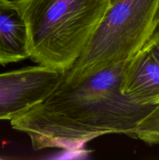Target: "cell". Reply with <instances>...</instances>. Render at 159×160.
Segmentation results:
<instances>
[{
  "label": "cell",
  "instance_id": "30bf717a",
  "mask_svg": "<svg viewBox=\"0 0 159 160\" xmlns=\"http://www.w3.org/2000/svg\"><path fill=\"white\" fill-rule=\"evenodd\" d=\"M117 0H109V2H110V5H112V4H113L114 2H116Z\"/></svg>",
  "mask_w": 159,
  "mask_h": 160
},
{
  "label": "cell",
  "instance_id": "ba28073f",
  "mask_svg": "<svg viewBox=\"0 0 159 160\" xmlns=\"http://www.w3.org/2000/svg\"><path fill=\"white\" fill-rule=\"evenodd\" d=\"M142 48L147 52L159 65V25Z\"/></svg>",
  "mask_w": 159,
  "mask_h": 160
},
{
  "label": "cell",
  "instance_id": "9c48e42d",
  "mask_svg": "<svg viewBox=\"0 0 159 160\" xmlns=\"http://www.w3.org/2000/svg\"><path fill=\"white\" fill-rule=\"evenodd\" d=\"M156 21H157V25H159V4H158V8H157V15H156Z\"/></svg>",
  "mask_w": 159,
  "mask_h": 160
},
{
  "label": "cell",
  "instance_id": "3957f363",
  "mask_svg": "<svg viewBox=\"0 0 159 160\" xmlns=\"http://www.w3.org/2000/svg\"><path fill=\"white\" fill-rule=\"evenodd\" d=\"M159 0H117L110 5L79 59L64 73L76 82L138 52L157 25Z\"/></svg>",
  "mask_w": 159,
  "mask_h": 160
},
{
  "label": "cell",
  "instance_id": "277c9868",
  "mask_svg": "<svg viewBox=\"0 0 159 160\" xmlns=\"http://www.w3.org/2000/svg\"><path fill=\"white\" fill-rule=\"evenodd\" d=\"M64 73L37 65L0 73V120H12L45 99Z\"/></svg>",
  "mask_w": 159,
  "mask_h": 160
},
{
  "label": "cell",
  "instance_id": "8992f818",
  "mask_svg": "<svg viewBox=\"0 0 159 160\" xmlns=\"http://www.w3.org/2000/svg\"><path fill=\"white\" fill-rule=\"evenodd\" d=\"M30 58L27 28L15 0H0V65Z\"/></svg>",
  "mask_w": 159,
  "mask_h": 160
},
{
  "label": "cell",
  "instance_id": "6da1fadb",
  "mask_svg": "<svg viewBox=\"0 0 159 160\" xmlns=\"http://www.w3.org/2000/svg\"><path fill=\"white\" fill-rule=\"evenodd\" d=\"M124 63L76 82L62 79L45 99L9 120L11 126L26 134L37 151H73L109 134L134 138L139 123L157 106L140 104L121 93Z\"/></svg>",
  "mask_w": 159,
  "mask_h": 160
},
{
  "label": "cell",
  "instance_id": "52a82bcc",
  "mask_svg": "<svg viewBox=\"0 0 159 160\" xmlns=\"http://www.w3.org/2000/svg\"><path fill=\"white\" fill-rule=\"evenodd\" d=\"M134 138L149 145L159 144V106L139 123Z\"/></svg>",
  "mask_w": 159,
  "mask_h": 160
},
{
  "label": "cell",
  "instance_id": "5b68a950",
  "mask_svg": "<svg viewBox=\"0 0 159 160\" xmlns=\"http://www.w3.org/2000/svg\"><path fill=\"white\" fill-rule=\"evenodd\" d=\"M120 92L140 104L159 106V65L143 48L125 61Z\"/></svg>",
  "mask_w": 159,
  "mask_h": 160
},
{
  "label": "cell",
  "instance_id": "7a4b0ae2",
  "mask_svg": "<svg viewBox=\"0 0 159 160\" xmlns=\"http://www.w3.org/2000/svg\"><path fill=\"white\" fill-rule=\"evenodd\" d=\"M27 28L30 59L63 73L84 52L109 0H15Z\"/></svg>",
  "mask_w": 159,
  "mask_h": 160
}]
</instances>
